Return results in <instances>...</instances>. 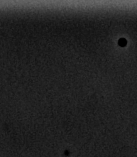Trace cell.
Returning a JSON list of instances; mask_svg holds the SVG:
<instances>
[{
  "label": "cell",
  "mask_w": 137,
  "mask_h": 157,
  "mask_svg": "<svg viewBox=\"0 0 137 157\" xmlns=\"http://www.w3.org/2000/svg\"><path fill=\"white\" fill-rule=\"evenodd\" d=\"M119 44H120L121 46H126V44H127V40L124 39H121L120 41H119Z\"/></svg>",
  "instance_id": "obj_1"
}]
</instances>
